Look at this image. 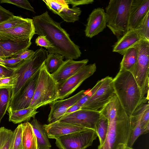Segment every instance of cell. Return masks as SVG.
Returning <instances> with one entry per match:
<instances>
[{
  "instance_id": "cell-47",
  "label": "cell",
  "mask_w": 149,
  "mask_h": 149,
  "mask_svg": "<svg viewBox=\"0 0 149 149\" xmlns=\"http://www.w3.org/2000/svg\"><path fill=\"white\" fill-rule=\"evenodd\" d=\"M126 146L123 144H119L117 149H126Z\"/></svg>"
},
{
  "instance_id": "cell-9",
  "label": "cell",
  "mask_w": 149,
  "mask_h": 149,
  "mask_svg": "<svg viewBox=\"0 0 149 149\" xmlns=\"http://www.w3.org/2000/svg\"><path fill=\"white\" fill-rule=\"evenodd\" d=\"M40 70L26 81L17 94L11 98L7 110L8 113L29 107L35 93Z\"/></svg>"
},
{
  "instance_id": "cell-17",
  "label": "cell",
  "mask_w": 149,
  "mask_h": 149,
  "mask_svg": "<svg viewBox=\"0 0 149 149\" xmlns=\"http://www.w3.org/2000/svg\"><path fill=\"white\" fill-rule=\"evenodd\" d=\"M43 126L48 138L55 139L61 136L88 129L58 121L45 124Z\"/></svg>"
},
{
  "instance_id": "cell-25",
  "label": "cell",
  "mask_w": 149,
  "mask_h": 149,
  "mask_svg": "<svg viewBox=\"0 0 149 149\" xmlns=\"http://www.w3.org/2000/svg\"><path fill=\"white\" fill-rule=\"evenodd\" d=\"M13 87L9 86H0V123L9 106Z\"/></svg>"
},
{
  "instance_id": "cell-20",
  "label": "cell",
  "mask_w": 149,
  "mask_h": 149,
  "mask_svg": "<svg viewBox=\"0 0 149 149\" xmlns=\"http://www.w3.org/2000/svg\"><path fill=\"white\" fill-rule=\"evenodd\" d=\"M141 40L134 29L129 30L113 46V52L123 55L125 51Z\"/></svg>"
},
{
  "instance_id": "cell-5",
  "label": "cell",
  "mask_w": 149,
  "mask_h": 149,
  "mask_svg": "<svg viewBox=\"0 0 149 149\" xmlns=\"http://www.w3.org/2000/svg\"><path fill=\"white\" fill-rule=\"evenodd\" d=\"M58 84L47 70L44 62L39 70L35 93L29 107L37 109L58 99Z\"/></svg>"
},
{
  "instance_id": "cell-18",
  "label": "cell",
  "mask_w": 149,
  "mask_h": 149,
  "mask_svg": "<svg viewBox=\"0 0 149 149\" xmlns=\"http://www.w3.org/2000/svg\"><path fill=\"white\" fill-rule=\"evenodd\" d=\"M149 12V0H132L130 9L129 29H134Z\"/></svg>"
},
{
  "instance_id": "cell-26",
  "label": "cell",
  "mask_w": 149,
  "mask_h": 149,
  "mask_svg": "<svg viewBox=\"0 0 149 149\" xmlns=\"http://www.w3.org/2000/svg\"><path fill=\"white\" fill-rule=\"evenodd\" d=\"M64 57L58 53L49 54L44 63L47 71L50 74L56 72L63 63Z\"/></svg>"
},
{
  "instance_id": "cell-1",
  "label": "cell",
  "mask_w": 149,
  "mask_h": 149,
  "mask_svg": "<svg viewBox=\"0 0 149 149\" xmlns=\"http://www.w3.org/2000/svg\"><path fill=\"white\" fill-rule=\"evenodd\" d=\"M32 19L36 34L45 36L53 46L49 54L58 53L66 59H76L81 56L79 47L72 40L60 24L54 21L47 11L33 17Z\"/></svg>"
},
{
  "instance_id": "cell-44",
  "label": "cell",
  "mask_w": 149,
  "mask_h": 149,
  "mask_svg": "<svg viewBox=\"0 0 149 149\" xmlns=\"http://www.w3.org/2000/svg\"><path fill=\"white\" fill-rule=\"evenodd\" d=\"M87 94H84V95L79 100H78L75 104L82 108L83 105L89 99Z\"/></svg>"
},
{
  "instance_id": "cell-7",
  "label": "cell",
  "mask_w": 149,
  "mask_h": 149,
  "mask_svg": "<svg viewBox=\"0 0 149 149\" xmlns=\"http://www.w3.org/2000/svg\"><path fill=\"white\" fill-rule=\"evenodd\" d=\"M133 46L136 49L137 58L131 72L140 88L142 97L149 95V41L141 40Z\"/></svg>"
},
{
  "instance_id": "cell-4",
  "label": "cell",
  "mask_w": 149,
  "mask_h": 149,
  "mask_svg": "<svg viewBox=\"0 0 149 149\" xmlns=\"http://www.w3.org/2000/svg\"><path fill=\"white\" fill-rule=\"evenodd\" d=\"M132 0H110L105 8L107 25L117 39L129 30L130 7Z\"/></svg>"
},
{
  "instance_id": "cell-8",
  "label": "cell",
  "mask_w": 149,
  "mask_h": 149,
  "mask_svg": "<svg viewBox=\"0 0 149 149\" xmlns=\"http://www.w3.org/2000/svg\"><path fill=\"white\" fill-rule=\"evenodd\" d=\"M97 136L94 130L86 129L59 136L55 139V143L59 149H85Z\"/></svg>"
},
{
  "instance_id": "cell-22",
  "label": "cell",
  "mask_w": 149,
  "mask_h": 149,
  "mask_svg": "<svg viewBox=\"0 0 149 149\" xmlns=\"http://www.w3.org/2000/svg\"><path fill=\"white\" fill-rule=\"evenodd\" d=\"M23 149H38L37 139L32 125L29 121L22 123Z\"/></svg>"
},
{
  "instance_id": "cell-32",
  "label": "cell",
  "mask_w": 149,
  "mask_h": 149,
  "mask_svg": "<svg viewBox=\"0 0 149 149\" xmlns=\"http://www.w3.org/2000/svg\"><path fill=\"white\" fill-rule=\"evenodd\" d=\"M29 19L14 15L6 21L0 23V31L15 27L28 21Z\"/></svg>"
},
{
  "instance_id": "cell-37",
  "label": "cell",
  "mask_w": 149,
  "mask_h": 149,
  "mask_svg": "<svg viewBox=\"0 0 149 149\" xmlns=\"http://www.w3.org/2000/svg\"><path fill=\"white\" fill-rule=\"evenodd\" d=\"M23 61L16 58H7L4 59L3 65L8 68H15Z\"/></svg>"
},
{
  "instance_id": "cell-33",
  "label": "cell",
  "mask_w": 149,
  "mask_h": 149,
  "mask_svg": "<svg viewBox=\"0 0 149 149\" xmlns=\"http://www.w3.org/2000/svg\"><path fill=\"white\" fill-rule=\"evenodd\" d=\"M22 125H18L13 132L10 149H23L22 143Z\"/></svg>"
},
{
  "instance_id": "cell-3",
  "label": "cell",
  "mask_w": 149,
  "mask_h": 149,
  "mask_svg": "<svg viewBox=\"0 0 149 149\" xmlns=\"http://www.w3.org/2000/svg\"><path fill=\"white\" fill-rule=\"evenodd\" d=\"M112 84L115 94L130 118L141 105L146 103L147 100L142 97L140 88L130 72L120 70L113 79Z\"/></svg>"
},
{
  "instance_id": "cell-14",
  "label": "cell",
  "mask_w": 149,
  "mask_h": 149,
  "mask_svg": "<svg viewBox=\"0 0 149 149\" xmlns=\"http://www.w3.org/2000/svg\"><path fill=\"white\" fill-rule=\"evenodd\" d=\"M107 17L102 8L94 9L87 19L85 33L86 36L92 38L102 32L106 27Z\"/></svg>"
},
{
  "instance_id": "cell-42",
  "label": "cell",
  "mask_w": 149,
  "mask_h": 149,
  "mask_svg": "<svg viewBox=\"0 0 149 149\" xmlns=\"http://www.w3.org/2000/svg\"><path fill=\"white\" fill-rule=\"evenodd\" d=\"M35 52V51L27 49L18 54L14 57L12 58H16L22 60H25L31 57Z\"/></svg>"
},
{
  "instance_id": "cell-40",
  "label": "cell",
  "mask_w": 149,
  "mask_h": 149,
  "mask_svg": "<svg viewBox=\"0 0 149 149\" xmlns=\"http://www.w3.org/2000/svg\"><path fill=\"white\" fill-rule=\"evenodd\" d=\"M14 15L13 13L0 5V23L6 21Z\"/></svg>"
},
{
  "instance_id": "cell-36",
  "label": "cell",
  "mask_w": 149,
  "mask_h": 149,
  "mask_svg": "<svg viewBox=\"0 0 149 149\" xmlns=\"http://www.w3.org/2000/svg\"><path fill=\"white\" fill-rule=\"evenodd\" d=\"M35 43L37 46L43 47L47 49L48 53L54 48L52 44L44 36H39L36 38Z\"/></svg>"
},
{
  "instance_id": "cell-2",
  "label": "cell",
  "mask_w": 149,
  "mask_h": 149,
  "mask_svg": "<svg viewBox=\"0 0 149 149\" xmlns=\"http://www.w3.org/2000/svg\"><path fill=\"white\" fill-rule=\"evenodd\" d=\"M108 120L109 126L104 143L97 149H117L120 144L127 145L131 130L130 118L115 94L99 110Z\"/></svg>"
},
{
  "instance_id": "cell-10",
  "label": "cell",
  "mask_w": 149,
  "mask_h": 149,
  "mask_svg": "<svg viewBox=\"0 0 149 149\" xmlns=\"http://www.w3.org/2000/svg\"><path fill=\"white\" fill-rule=\"evenodd\" d=\"M95 63L86 65L74 74L58 84V99L63 100L73 93L83 82L96 71Z\"/></svg>"
},
{
  "instance_id": "cell-28",
  "label": "cell",
  "mask_w": 149,
  "mask_h": 149,
  "mask_svg": "<svg viewBox=\"0 0 149 149\" xmlns=\"http://www.w3.org/2000/svg\"><path fill=\"white\" fill-rule=\"evenodd\" d=\"M81 12L79 8L76 7L70 8L69 6H65L57 15L65 22H74L79 20Z\"/></svg>"
},
{
  "instance_id": "cell-46",
  "label": "cell",
  "mask_w": 149,
  "mask_h": 149,
  "mask_svg": "<svg viewBox=\"0 0 149 149\" xmlns=\"http://www.w3.org/2000/svg\"><path fill=\"white\" fill-rule=\"evenodd\" d=\"M0 57L1 58L3 59H5L6 58H5L3 52V50L0 47Z\"/></svg>"
},
{
  "instance_id": "cell-49",
  "label": "cell",
  "mask_w": 149,
  "mask_h": 149,
  "mask_svg": "<svg viewBox=\"0 0 149 149\" xmlns=\"http://www.w3.org/2000/svg\"><path fill=\"white\" fill-rule=\"evenodd\" d=\"M126 149H133L132 147H129L127 146H126Z\"/></svg>"
},
{
  "instance_id": "cell-29",
  "label": "cell",
  "mask_w": 149,
  "mask_h": 149,
  "mask_svg": "<svg viewBox=\"0 0 149 149\" xmlns=\"http://www.w3.org/2000/svg\"><path fill=\"white\" fill-rule=\"evenodd\" d=\"M108 126V119L101 114L100 117L96 125L95 130L99 140L100 144L98 146H101L104 142L107 135Z\"/></svg>"
},
{
  "instance_id": "cell-11",
  "label": "cell",
  "mask_w": 149,
  "mask_h": 149,
  "mask_svg": "<svg viewBox=\"0 0 149 149\" xmlns=\"http://www.w3.org/2000/svg\"><path fill=\"white\" fill-rule=\"evenodd\" d=\"M112 77L109 76L102 79L99 88L83 105L81 108L99 111L115 94Z\"/></svg>"
},
{
  "instance_id": "cell-16",
  "label": "cell",
  "mask_w": 149,
  "mask_h": 149,
  "mask_svg": "<svg viewBox=\"0 0 149 149\" xmlns=\"http://www.w3.org/2000/svg\"><path fill=\"white\" fill-rule=\"evenodd\" d=\"M88 61V59L75 61L72 59H67L58 69L52 75L58 84H60L86 65Z\"/></svg>"
},
{
  "instance_id": "cell-48",
  "label": "cell",
  "mask_w": 149,
  "mask_h": 149,
  "mask_svg": "<svg viewBox=\"0 0 149 149\" xmlns=\"http://www.w3.org/2000/svg\"><path fill=\"white\" fill-rule=\"evenodd\" d=\"M4 59L0 57V63L3 65V64Z\"/></svg>"
},
{
  "instance_id": "cell-30",
  "label": "cell",
  "mask_w": 149,
  "mask_h": 149,
  "mask_svg": "<svg viewBox=\"0 0 149 149\" xmlns=\"http://www.w3.org/2000/svg\"><path fill=\"white\" fill-rule=\"evenodd\" d=\"M134 30L141 39L149 41V12Z\"/></svg>"
},
{
  "instance_id": "cell-6",
  "label": "cell",
  "mask_w": 149,
  "mask_h": 149,
  "mask_svg": "<svg viewBox=\"0 0 149 149\" xmlns=\"http://www.w3.org/2000/svg\"><path fill=\"white\" fill-rule=\"evenodd\" d=\"M48 54L47 50L41 47L37 49L31 57L24 60L17 67L12 68L17 78L12 88L11 99L26 81L40 69Z\"/></svg>"
},
{
  "instance_id": "cell-38",
  "label": "cell",
  "mask_w": 149,
  "mask_h": 149,
  "mask_svg": "<svg viewBox=\"0 0 149 149\" xmlns=\"http://www.w3.org/2000/svg\"><path fill=\"white\" fill-rule=\"evenodd\" d=\"M14 75L12 68H7L0 63V79L10 77Z\"/></svg>"
},
{
  "instance_id": "cell-27",
  "label": "cell",
  "mask_w": 149,
  "mask_h": 149,
  "mask_svg": "<svg viewBox=\"0 0 149 149\" xmlns=\"http://www.w3.org/2000/svg\"><path fill=\"white\" fill-rule=\"evenodd\" d=\"M142 115V114H137L133 116L132 122L134 126L131 128L127 146L132 147L138 137L142 135V130L140 125V120Z\"/></svg>"
},
{
  "instance_id": "cell-41",
  "label": "cell",
  "mask_w": 149,
  "mask_h": 149,
  "mask_svg": "<svg viewBox=\"0 0 149 149\" xmlns=\"http://www.w3.org/2000/svg\"><path fill=\"white\" fill-rule=\"evenodd\" d=\"M17 77L14 75L13 76L0 79V86H12L14 85Z\"/></svg>"
},
{
  "instance_id": "cell-19",
  "label": "cell",
  "mask_w": 149,
  "mask_h": 149,
  "mask_svg": "<svg viewBox=\"0 0 149 149\" xmlns=\"http://www.w3.org/2000/svg\"><path fill=\"white\" fill-rule=\"evenodd\" d=\"M31 44L30 40L13 41L0 39V47L6 58L14 57L20 52L28 49Z\"/></svg>"
},
{
  "instance_id": "cell-13",
  "label": "cell",
  "mask_w": 149,
  "mask_h": 149,
  "mask_svg": "<svg viewBox=\"0 0 149 149\" xmlns=\"http://www.w3.org/2000/svg\"><path fill=\"white\" fill-rule=\"evenodd\" d=\"M36 34L32 19L13 28L0 31V39L4 40L22 41L31 40Z\"/></svg>"
},
{
  "instance_id": "cell-39",
  "label": "cell",
  "mask_w": 149,
  "mask_h": 149,
  "mask_svg": "<svg viewBox=\"0 0 149 149\" xmlns=\"http://www.w3.org/2000/svg\"><path fill=\"white\" fill-rule=\"evenodd\" d=\"M67 5L71 4L72 8H74L77 6L91 4L93 3V0H65Z\"/></svg>"
},
{
  "instance_id": "cell-45",
  "label": "cell",
  "mask_w": 149,
  "mask_h": 149,
  "mask_svg": "<svg viewBox=\"0 0 149 149\" xmlns=\"http://www.w3.org/2000/svg\"><path fill=\"white\" fill-rule=\"evenodd\" d=\"M81 108V107L75 104L70 107L67 110L64 115H66L75 111H76Z\"/></svg>"
},
{
  "instance_id": "cell-21",
  "label": "cell",
  "mask_w": 149,
  "mask_h": 149,
  "mask_svg": "<svg viewBox=\"0 0 149 149\" xmlns=\"http://www.w3.org/2000/svg\"><path fill=\"white\" fill-rule=\"evenodd\" d=\"M29 123L36 138L38 149H50L51 146L43 125L35 118Z\"/></svg>"
},
{
  "instance_id": "cell-34",
  "label": "cell",
  "mask_w": 149,
  "mask_h": 149,
  "mask_svg": "<svg viewBox=\"0 0 149 149\" xmlns=\"http://www.w3.org/2000/svg\"><path fill=\"white\" fill-rule=\"evenodd\" d=\"M1 3H6L14 5L19 7L34 12V9L26 0H1Z\"/></svg>"
},
{
  "instance_id": "cell-31",
  "label": "cell",
  "mask_w": 149,
  "mask_h": 149,
  "mask_svg": "<svg viewBox=\"0 0 149 149\" xmlns=\"http://www.w3.org/2000/svg\"><path fill=\"white\" fill-rule=\"evenodd\" d=\"M13 132L3 127H0V149H10Z\"/></svg>"
},
{
  "instance_id": "cell-12",
  "label": "cell",
  "mask_w": 149,
  "mask_h": 149,
  "mask_svg": "<svg viewBox=\"0 0 149 149\" xmlns=\"http://www.w3.org/2000/svg\"><path fill=\"white\" fill-rule=\"evenodd\" d=\"M101 114L99 111L81 108L64 115L58 121L95 130Z\"/></svg>"
},
{
  "instance_id": "cell-15",
  "label": "cell",
  "mask_w": 149,
  "mask_h": 149,
  "mask_svg": "<svg viewBox=\"0 0 149 149\" xmlns=\"http://www.w3.org/2000/svg\"><path fill=\"white\" fill-rule=\"evenodd\" d=\"M84 90H82L68 98L57 100L51 104V109L48 119L49 123L56 121L61 118L69 108L84 95Z\"/></svg>"
},
{
  "instance_id": "cell-24",
  "label": "cell",
  "mask_w": 149,
  "mask_h": 149,
  "mask_svg": "<svg viewBox=\"0 0 149 149\" xmlns=\"http://www.w3.org/2000/svg\"><path fill=\"white\" fill-rule=\"evenodd\" d=\"M123 56L120 63V70L128 71L131 72L137 62L138 54L136 48L132 46L125 51Z\"/></svg>"
},
{
  "instance_id": "cell-23",
  "label": "cell",
  "mask_w": 149,
  "mask_h": 149,
  "mask_svg": "<svg viewBox=\"0 0 149 149\" xmlns=\"http://www.w3.org/2000/svg\"><path fill=\"white\" fill-rule=\"evenodd\" d=\"M38 112L36 109L31 107L13 111L8 113V120L15 124L28 121L31 118H35Z\"/></svg>"
},
{
  "instance_id": "cell-35",
  "label": "cell",
  "mask_w": 149,
  "mask_h": 149,
  "mask_svg": "<svg viewBox=\"0 0 149 149\" xmlns=\"http://www.w3.org/2000/svg\"><path fill=\"white\" fill-rule=\"evenodd\" d=\"M48 8L54 13L57 15L64 6L58 0H43Z\"/></svg>"
},
{
  "instance_id": "cell-43",
  "label": "cell",
  "mask_w": 149,
  "mask_h": 149,
  "mask_svg": "<svg viewBox=\"0 0 149 149\" xmlns=\"http://www.w3.org/2000/svg\"><path fill=\"white\" fill-rule=\"evenodd\" d=\"M148 125H149V107L144 111L140 120V125L142 130Z\"/></svg>"
}]
</instances>
